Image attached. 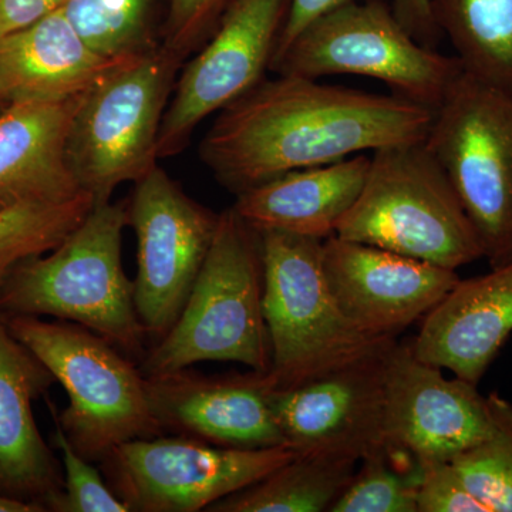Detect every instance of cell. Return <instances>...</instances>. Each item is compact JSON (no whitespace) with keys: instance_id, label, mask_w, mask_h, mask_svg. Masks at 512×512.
Wrapping results in <instances>:
<instances>
[{"instance_id":"obj_1","label":"cell","mask_w":512,"mask_h":512,"mask_svg":"<svg viewBox=\"0 0 512 512\" xmlns=\"http://www.w3.org/2000/svg\"><path fill=\"white\" fill-rule=\"evenodd\" d=\"M434 110L394 96L278 74L220 111L201 157L241 194L278 175L426 140Z\"/></svg>"},{"instance_id":"obj_2","label":"cell","mask_w":512,"mask_h":512,"mask_svg":"<svg viewBox=\"0 0 512 512\" xmlns=\"http://www.w3.org/2000/svg\"><path fill=\"white\" fill-rule=\"evenodd\" d=\"M126 225L128 204L94 205L49 255L13 269L0 289V313L70 320L121 352L143 353L147 333L138 318L133 281L121 262Z\"/></svg>"},{"instance_id":"obj_3","label":"cell","mask_w":512,"mask_h":512,"mask_svg":"<svg viewBox=\"0 0 512 512\" xmlns=\"http://www.w3.org/2000/svg\"><path fill=\"white\" fill-rule=\"evenodd\" d=\"M201 362H237L259 373L271 367L261 234L234 208L221 212L183 311L144 357L141 373L167 375Z\"/></svg>"},{"instance_id":"obj_4","label":"cell","mask_w":512,"mask_h":512,"mask_svg":"<svg viewBox=\"0 0 512 512\" xmlns=\"http://www.w3.org/2000/svg\"><path fill=\"white\" fill-rule=\"evenodd\" d=\"M335 235L453 271L484 258L476 228L424 141L372 153L363 190Z\"/></svg>"},{"instance_id":"obj_5","label":"cell","mask_w":512,"mask_h":512,"mask_svg":"<svg viewBox=\"0 0 512 512\" xmlns=\"http://www.w3.org/2000/svg\"><path fill=\"white\" fill-rule=\"evenodd\" d=\"M10 332L47 367L69 396L57 423L73 447L103 461L130 440L160 436L146 377L92 330L39 316H5Z\"/></svg>"},{"instance_id":"obj_6","label":"cell","mask_w":512,"mask_h":512,"mask_svg":"<svg viewBox=\"0 0 512 512\" xmlns=\"http://www.w3.org/2000/svg\"><path fill=\"white\" fill-rule=\"evenodd\" d=\"M181 57L158 45L121 60L83 93L74 113L67 161L94 205L123 183H137L158 161V136Z\"/></svg>"},{"instance_id":"obj_7","label":"cell","mask_w":512,"mask_h":512,"mask_svg":"<svg viewBox=\"0 0 512 512\" xmlns=\"http://www.w3.org/2000/svg\"><path fill=\"white\" fill-rule=\"evenodd\" d=\"M259 234L271 342L266 376L274 389L308 382L393 340L360 332L340 311L323 274V241L276 231Z\"/></svg>"},{"instance_id":"obj_8","label":"cell","mask_w":512,"mask_h":512,"mask_svg":"<svg viewBox=\"0 0 512 512\" xmlns=\"http://www.w3.org/2000/svg\"><path fill=\"white\" fill-rule=\"evenodd\" d=\"M427 148L450 178L491 268L512 261V90L466 72L434 110Z\"/></svg>"},{"instance_id":"obj_9","label":"cell","mask_w":512,"mask_h":512,"mask_svg":"<svg viewBox=\"0 0 512 512\" xmlns=\"http://www.w3.org/2000/svg\"><path fill=\"white\" fill-rule=\"evenodd\" d=\"M271 69L318 80L369 77L431 110L463 73L456 56L417 42L383 0L350 3L315 20Z\"/></svg>"},{"instance_id":"obj_10","label":"cell","mask_w":512,"mask_h":512,"mask_svg":"<svg viewBox=\"0 0 512 512\" xmlns=\"http://www.w3.org/2000/svg\"><path fill=\"white\" fill-rule=\"evenodd\" d=\"M296 454L288 446L224 447L180 434L127 441L103 463L131 511L197 512L258 483Z\"/></svg>"},{"instance_id":"obj_11","label":"cell","mask_w":512,"mask_h":512,"mask_svg":"<svg viewBox=\"0 0 512 512\" xmlns=\"http://www.w3.org/2000/svg\"><path fill=\"white\" fill-rule=\"evenodd\" d=\"M218 220L220 214L188 197L158 164L137 181L128 224L137 238L134 303L147 335L160 340L177 322Z\"/></svg>"},{"instance_id":"obj_12","label":"cell","mask_w":512,"mask_h":512,"mask_svg":"<svg viewBox=\"0 0 512 512\" xmlns=\"http://www.w3.org/2000/svg\"><path fill=\"white\" fill-rule=\"evenodd\" d=\"M289 0H232L204 49L185 67L168 103L158 158L183 150L192 131L264 80Z\"/></svg>"},{"instance_id":"obj_13","label":"cell","mask_w":512,"mask_h":512,"mask_svg":"<svg viewBox=\"0 0 512 512\" xmlns=\"http://www.w3.org/2000/svg\"><path fill=\"white\" fill-rule=\"evenodd\" d=\"M441 370L414 353L412 340H394L387 352L384 433L390 447L417 464L451 461L491 430L488 397Z\"/></svg>"},{"instance_id":"obj_14","label":"cell","mask_w":512,"mask_h":512,"mask_svg":"<svg viewBox=\"0 0 512 512\" xmlns=\"http://www.w3.org/2000/svg\"><path fill=\"white\" fill-rule=\"evenodd\" d=\"M394 340L308 382L272 390L286 446L359 461L390 447L384 433V366Z\"/></svg>"},{"instance_id":"obj_15","label":"cell","mask_w":512,"mask_h":512,"mask_svg":"<svg viewBox=\"0 0 512 512\" xmlns=\"http://www.w3.org/2000/svg\"><path fill=\"white\" fill-rule=\"evenodd\" d=\"M322 268L343 315L377 339H396L460 281L453 269L338 235L323 241Z\"/></svg>"},{"instance_id":"obj_16","label":"cell","mask_w":512,"mask_h":512,"mask_svg":"<svg viewBox=\"0 0 512 512\" xmlns=\"http://www.w3.org/2000/svg\"><path fill=\"white\" fill-rule=\"evenodd\" d=\"M144 377L151 412L163 430L224 447L286 446L266 373L201 376L184 369Z\"/></svg>"},{"instance_id":"obj_17","label":"cell","mask_w":512,"mask_h":512,"mask_svg":"<svg viewBox=\"0 0 512 512\" xmlns=\"http://www.w3.org/2000/svg\"><path fill=\"white\" fill-rule=\"evenodd\" d=\"M512 333V261L461 279L423 318L412 339L424 362L481 382Z\"/></svg>"},{"instance_id":"obj_18","label":"cell","mask_w":512,"mask_h":512,"mask_svg":"<svg viewBox=\"0 0 512 512\" xmlns=\"http://www.w3.org/2000/svg\"><path fill=\"white\" fill-rule=\"evenodd\" d=\"M56 382L47 367L10 332L0 313V493L52 510L63 478L37 429L32 404Z\"/></svg>"},{"instance_id":"obj_19","label":"cell","mask_w":512,"mask_h":512,"mask_svg":"<svg viewBox=\"0 0 512 512\" xmlns=\"http://www.w3.org/2000/svg\"><path fill=\"white\" fill-rule=\"evenodd\" d=\"M82 96L9 104L0 114V210L87 194L67 161V138Z\"/></svg>"},{"instance_id":"obj_20","label":"cell","mask_w":512,"mask_h":512,"mask_svg":"<svg viewBox=\"0 0 512 512\" xmlns=\"http://www.w3.org/2000/svg\"><path fill=\"white\" fill-rule=\"evenodd\" d=\"M370 156L303 168L237 195L234 210L258 232L276 231L325 241L355 205L369 173Z\"/></svg>"},{"instance_id":"obj_21","label":"cell","mask_w":512,"mask_h":512,"mask_svg":"<svg viewBox=\"0 0 512 512\" xmlns=\"http://www.w3.org/2000/svg\"><path fill=\"white\" fill-rule=\"evenodd\" d=\"M119 62L94 52L56 10L0 36V103L73 99Z\"/></svg>"},{"instance_id":"obj_22","label":"cell","mask_w":512,"mask_h":512,"mask_svg":"<svg viewBox=\"0 0 512 512\" xmlns=\"http://www.w3.org/2000/svg\"><path fill=\"white\" fill-rule=\"evenodd\" d=\"M360 461L338 453H298L258 483L211 505L212 512H325Z\"/></svg>"},{"instance_id":"obj_23","label":"cell","mask_w":512,"mask_h":512,"mask_svg":"<svg viewBox=\"0 0 512 512\" xmlns=\"http://www.w3.org/2000/svg\"><path fill=\"white\" fill-rule=\"evenodd\" d=\"M464 72L512 90V0H431Z\"/></svg>"},{"instance_id":"obj_24","label":"cell","mask_w":512,"mask_h":512,"mask_svg":"<svg viewBox=\"0 0 512 512\" xmlns=\"http://www.w3.org/2000/svg\"><path fill=\"white\" fill-rule=\"evenodd\" d=\"M89 194L59 204H20L0 210V289L26 259L59 247L93 210Z\"/></svg>"},{"instance_id":"obj_25","label":"cell","mask_w":512,"mask_h":512,"mask_svg":"<svg viewBox=\"0 0 512 512\" xmlns=\"http://www.w3.org/2000/svg\"><path fill=\"white\" fill-rule=\"evenodd\" d=\"M151 0H67L63 13L94 52L110 60L158 46L151 33Z\"/></svg>"},{"instance_id":"obj_26","label":"cell","mask_w":512,"mask_h":512,"mask_svg":"<svg viewBox=\"0 0 512 512\" xmlns=\"http://www.w3.org/2000/svg\"><path fill=\"white\" fill-rule=\"evenodd\" d=\"M491 430L451 460L468 490L490 512H512V403L491 393Z\"/></svg>"},{"instance_id":"obj_27","label":"cell","mask_w":512,"mask_h":512,"mask_svg":"<svg viewBox=\"0 0 512 512\" xmlns=\"http://www.w3.org/2000/svg\"><path fill=\"white\" fill-rule=\"evenodd\" d=\"M420 467L392 447L360 460L329 512H417Z\"/></svg>"},{"instance_id":"obj_28","label":"cell","mask_w":512,"mask_h":512,"mask_svg":"<svg viewBox=\"0 0 512 512\" xmlns=\"http://www.w3.org/2000/svg\"><path fill=\"white\" fill-rule=\"evenodd\" d=\"M53 443L62 454L63 493L52 505L59 512H130V505L111 491L92 461L84 458L55 420Z\"/></svg>"},{"instance_id":"obj_29","label":"cell","mask_w":512,"mask_h":512,"mask_svg":"<svg viewBox=\"0 0 512 512\" xmlns=\"http://www.w3.org/2000/svg\"><path fill=\"white\" fill-rule=\"evenodd\" d=\"M417 512H490L468 490L451 461L421 463Z\"/></svg>"},{"instance_id":"obj_30","label":"cell","mask_w":512,"mask_h":512,"mask_svg":"<svg viewBox=\"0 0 512 512\" xmlns=\"http://www.w3.org/2000/svg\"><path fill=\"white\" fill-rule=\"evenodd\" d=\"M232 0H170L167 36L163 45L183 59L217 28Z\"/></svg>"},{"instance_id":"obj_31","label":"cell","mask_w":512,"mask_h":512,"mask_svg":"<svg viewBox=\"0 0 512 512\" xmlns=\"http://www.w3.org/2000/svg\"><path fill=\"white\" fill-rule=\"evenodd\" d=\"M355 2H362V0H289L284 28L279 36L272 63L284 55L288 47L295 42L296 37L315 20Z\"/></svg>"},{"instance_id":"obj_32","label":"cell","mask_w":512,"mask_h":512,"mask_svg":"<svg viewBox=\"0 0 512 512\" xmlns=\"http://www.w3.org/2000/svg\"><path fill=\"white\" fill-rule=\"evenodd\" d=\"M390 6L394 16L417 42L436 49L441 33L434 20L431 0H393Z\"/></svg>"},{"instance_id":"obj_33","label":"cell","mask_w":512,"mask_h":512,"mask_svg":"<svg viewBox=\"0 0 512 512\" xmlns=\"http://www.w3.org/2000/svg\"><path fill=\"white\" fill-rule=\"evenodd\" d=\"M67 0H0V36L26 28L62 9Z\"/></svg>"},{"instance_id":"obj_34","label":"cell","mask_w":512,"mask_h":512,"mask_svg":"<svg viewBox=\"0 0 512 512\" xmlns=\"http://www.w3.org/2000/svg\"><path fill=\"white\" fill-rule=\"evenodd\" d=\"M46 508L33 501L22 500V498L10 497L0 493V512H42Z\"/></svg>"}]
</instances>
